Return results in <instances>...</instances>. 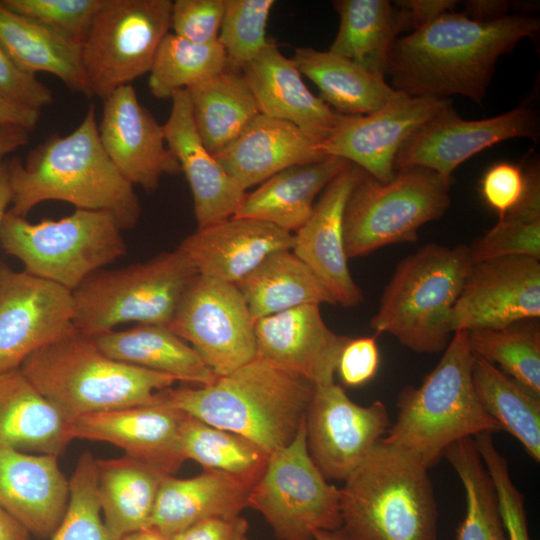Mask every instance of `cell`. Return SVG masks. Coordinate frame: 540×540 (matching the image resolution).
I'll use <instances>...</instances> for the list:
<instances>
[{
    "label": "cell",
    "instance_id": "6da1fadb",
    "mask_svg": "<svg viewBox=\"0 0 540 540\" xmlns=\"http://www.w3.org/2000/svg\"><path fill=\"white\" fill-rule=\"evenodd\" d=\"M539 26L534 17L507 15L477 21L450 11L398 37L389 53L386 75L393 89L407 96L462 95L481 104L497 60L538 32Z\"/></svg>",
    "mask_w": 540,
    "mask_h": 540
},
{
    "label": "cell",
    "instance_id": "7a4b0ae2",
    "mask_svg": "<svg viewBox=\"0 0 540 540\" xmlns=\"http://www.w3.org/2000/svg\"><path fill=\"white\" fill-rule=\"evenodd\" d=\"M12 193L9 212L26 217L49 200L76 209L106 212L120 227L133 228L141 205L134 190L105 152L98 134L94 105L71 133L55 134L32 149L25 162H7Z\"/></svg>",
    "mask_w": 540,
    "mask_h": 540
},
{
    "label": "cell",
    "instance_id": "3957f363",
    "mask_svg": "<svg viewBox=\"0 0 540 540\" xmlns=\"http://www.w3.org/2000/svg\"><path fill=\"white\" fill-rule=\"evenodd\" d=\"M315 386L305 378L256 356L213 383L167 388L158 403L253 442L267 454L296 436Z\"/></svg>",
    "mask_w": 540,
    "mask_h": 540
},
{
    "label": "cell",
    "instance_id": "277c9868",
    "mask_svg": "<svg viewBox=\"0 0 540 540\" xmlns=\"http://www.w3.org/2000/svg\"><path fill=\"white\" fill-rule=\"evenodd\" d=\"M428 467L381 440L340 489L349 540H437L438 510Z\"/></svg>",
    "mask_w": 540,
    "mask_h": 540
},
{
    "label": "cell",
    "instance_id": "5b68a950",
    "mask_svg": "<svg viewBox=\"0 0 540 540\" xmlns=\"http://www.w3.org/2000/svg\"><path fill=\"white\" fill-rule=\"evenodd\" d=\"M20 370L71 420L75 417L158 403L157 393L175 378L115 360L76 327L34 352Z\"/></svg>",
    "mask_w": 540,
    "mask_h": 540
},
{
    "label": "cell",
    "instance_id": "8992f818",
    "mask_svg": "<svg viewBox=\"0 0 540 540\" xmlns=\"http://www.w3.org/2000/svg\"><path fill=\"white\" fill-rule=\"evenodd\" d=\"M473 357L467 331L454 332L423 382L399 392L396 420L382 440L430 468L455 442L501 431L477 397L471 373Z\"/></svg>",
    "mask_w": 540,
    "mask_h": 540
},
{
    "label": "cell",
    "instance_id": "52a82bcc",
    "mask_svg": "<svg viewBox=\"0 0 540 540\" xmlns=\"http://www.w3.org/2000/svg\"><path fill=\"white\" fill-rule=\"evenodd\" d=\"M471 265L465 244L419 248L397 264L370 327L416 353L444 351L453 334L451 311Z\"/></svg>",
    "mask_w": 540,
    "mask_h": 540
},
{
    "label": "cell",
    "instance_id": "ba28073f",
    "mask_svg": "<svg viewBox=\"0 0 540 540\" xmlns=\"http://www.w3.org/2000/svg\"><path fill=\"white\" fill-rule=\"evenodd\" d=\"M197 275L179 248L145 262L100 269L72 291L73 324L91 337L127 322L168 326Z\"/></svg>",
    "mask_w": 540,
    "mask_h": 540
},
{
    "label": "cell",
    "instance_id": "9c48e42d",
    "mask_svg": "<svg viewBox=\"0 0 540 540\" xmlns=\"http://www.w3.org/2000/svg\"><path fill=\"white\" fill-rule=\"evenodd\" d=\"M123 229L101 211L75 209L63 218L29 222L7 211L0 245L24 270L74 291L86 278L127 253Z\"/></svg>",
    "mask_w": 540,
    "mask_h": 540
},
{
    "label": "cell",
    "instance_id": "30bf717a",
    "mask_svg": "<svg viewBox=\"0 0 540 540\" xmlns=\"http://www.w3.org/2000/svg\"><path fill=\"white\" fill-rule=\"evenodd\" d=\"M452 177L425 167L396 170L382 183L366 172L351 191L344 211L347 258L394 244L416 242L420 228L439 219L451 204Z\"/></svg>",
    "mask_w": 540,
    "mask_h": 540
},
{
    "label": "cell",
    "instance_id": "8fae6325",
    "mask_svg": "<svg viewBox=\"0 0 540 540\" xmlns=\"http://www.w3.org/2000/svg\"><path fill=\"white\" fill-rule=\"evenodd\" d=\"M171 0H103L81 44L89 96L105 99L149 73L168 34Z\"/></svg>",
    "mask_w": 540,
    "mask_h": 540
},
{
    "label": "cell",
    "instance_id": "7c38bea8",
    "mask_svg": "<svg viewBox=\"0 0 540 540\" xmlns=\"http://www.w3.org/2000/svg\"><path fill=\"white\" fill-rule=\"evenodd\" d=\"M248 507L264 517L279 540H315L316 531L341 527L340 489L312 460L305 419L295 438L269 456L249 493Z\"/></svg>",
    "mask_w": 540,
    "mask_h": 540
},
{
    "label": "cell",
    "instance_id": "4fadbf2b",
    "mask_svg": "<svg viewBox=\"0 0 540 540\" xmlns=\"http://www.w3.org/2000/svg\"><path fill=\"white\" fill-rule=\"evenodd\" d=\"M224 376L256 357L255 321L235 284L197 275L168 325Z\"/></svg>",
    "mask_w": 540,
    "mask_h": 540
},
{
    "label": "cell",
    "instance_id": "5bb4252c",
    "mask_svg": "<svg viewBox=\"0 0 540 540\" xmlns=\"http://www.w3.org/2000/svg\"><path fill=\"white\" fill-rule=\"evenodd\" d=\"M305 426L307 448L318 469L327 480L345 481L391 425L383 402L359 405L333 382L315 386Z\"/></svg>",
    "mask_w": 540,
    "mask_h": 540
},
{
    "label": "cell",
    "instance_id": "9a60e30c",
    "mask_svg": "<svg viewBox=\"0 0 540 540\" xmlns=\"http://www.w3.org/2000/svg\"><path fill=\"white\" fill-rule=\"evenodd\" d=\"M73 314L71 291L0 261V373L75 329Z\"/></svg>",
    "mask_w": 540,
    "mask_h": 540
},
{
    "label": "cell",
    "instance_id": "2e32d148",
    "mask_svg": "<svg viewBox=\"0 0 540 540\" xmlns=\"http://www.w3.org/2000/svg\"><path fill=\"white\" fill-rule=\"evenodd\" d=\"M540 316V259L512 256L472 264L452 308V333L496 329Z\"/></svg>",
    "mask_w": 540,
    "mask_h": 540
},
{
    "label": "cell",
    "instance_id": "e0dca14e",
    "mask_svg": "<svg viewBox=\"0 0 540 540\" xmlns=\"http://www.w3.org/2000/svg\"><path fill=\"white\" fill-rule=\"evenodd\" d=\"M537 135V116L527 107L465 120L448 104L406 139L397 152L394 169L420 166L452 177L461 163L496 143L519 137L535 140Z\"/></svg>",
    "mask_w": 540,
    "mask_h": 540
},
{
    "label": "cell",
    "instance_id": "ac0fdd59",
    "mask_svg": "<svg viewBox=\"0 0 540 540\" xmlns=\"http://www.w3.org/2000/svg\"><path fill=\"white\" fill-rule=\"evenodd\" d=\"M446 99L400 93L379 110L366 115L336 113L329 137L319 144L325 156H337L386 183L395 175L394 161L406 139L439 110Z\"/></svg>",
    "mask_w": 540,
    "mask_h": 540
},
{
    "label": "cell",
    "instance_id": "d6986e66",
    "mask_svg": "<svg viewBox=\"0 0 540 540\" xmlns=\"http://www.w3.org/2000/svg\"><path fill=\"white\" fill-rule=\"evenodd\" d=\"M98 134L108 157L132 185L152 192L162 176L181 172L166 145L163 125L139 102L131 84L103 99Z\"/></svg>",
    "mask_w": 540,
    "mask_h": 540
},
{
    "label": "cell",
    "instance_id": "ffe728a7",
    "mask_svg": "<svg viewBox=\"0 0 540 540\" xmlns=\"http://www.w3.org/2000/svg\"><path fill=\"white\" fill-rule=\"evenodd\" d=\"M364 171L350 164L323 190L307 221L296 231L292 252L316 275L335 304L354 307L363 293L347 264L343 219L348 197Z\"/></svg>",
    "mask_w": 540,
    "mask_h": 540
},
{
    "label": "cell",
    "instance_id": "44dd1931",
    "mask_svg": "<svg viewBox=\"0 0 540 540\" xmlns=\"http://www.w3.org/2000/svg\"><path fill=\"white\" fill-rule=\"evenodd\" d=\"M184 412L161 403L91 413L71 420L72 438L102 441L167 475L186 458L180 443Z\"/></svg>",
    "mask_w": 540,
    "mask_h": 540
},
{
    "label": "cell",
    "instance_id": "7402d4cb",
    "mask_svg": "<svg viewBox=\"0 0 540 540\" xmlns=\"http://www.w3.org/2000/svg\"><path fill=\"white\" fill-rule=\"evenodd\" d=\"M255 338L256 356L320 386L334 382L349 337L326 325L320 305L305 304L256 320Z\"/></svg>",
    "mask_w": 540,
    "mask_h": 540
},
{
    "label": "cell",
    "instance_id": "603a6c76",
    "mask_svg": "<svg viewBox=\"0 0 540 540\" xmlns=\"http://www.w3.org/2000/svg\"><path fill=\"white\" fill-rule=\"evenodd\" d=\"M294 235L271 223L231 217L198 228L178 246L201 276L237 284L269 255L292 250Z\"/></svg>",
    "mask_w": 540,
    "mask_h": 540
},
{
    "label": "cell",
    "instance_id": "cb8c5ba5",
    "mask_svg": "<svg viewBox=\"0 0 540 540\" xmlns=\"http://www.w3.org/2000/svg\"><path fill=\"white\" fill-rule=\"evenodd\" d=\"M171 99V111L163 124L165 142L190 186L198 228L233 217L246 191L202 143L194 125L187 90L178 91Z\"/></svg>",
    "mask_w": 540,
    "mask_h": 540
},
{
    "label": "cell",
    "instance_id": "d4e9b609",
    "mask_svg": "<svg viewBox=\"0 0 540 540\" xmlns=\"http://www.w3.org/2000/svg\"><path fill=\"white\" fill-rule=\"evenodd\" d=\"M58 456L0 448V506L30 534L50 537L69 502Z\"/></svg>",
    "mask_w": 540,
    "mask_h": 540
},
{
    "label": "cell",
    "instance_id": "484cf974",
    "mask_svg": "<svg viewBox=\"0 0 540 540\" xmlns=\"http://www.w3.org/2000/svg\"><path fill=\"white\" fill-rule=\"evenodd\" d=\"M259 112L297 126L318 144L334 129L336 112L306 87L293 59L269 43L241 71Z\"/></svg>",
    "mask_w": 540,
    "mask_h": 540
},
{
    "label": "cell",
    "instance_id": "4316f807",
    "mask_svg": "<svg viewBox=\"0 0 540 540\" xmlns=\"http://www.w3.org/2000/svg\"><path fill=\"white\" fill-rule=\"evenodd\" d=\"M325 157L319 144L297 126L261 113L231 144L215 155L244 191L284 169Z\"/></svg>",
    "mask_w": 540,
    "mask_h": 540
},
{
    "label": "cell",
    "instance_id": "83f0119b",
    "mask_svg": "<svg viewBox=\"0 0 540 540\" xmlns=\"http://www.w3.org/2000/svg\"><path fill=\"white\" fill-rule=\"evenodd\" d=\"M255 483L219 470H204L185 479L166 475L158 491L150 527L168 540L203 520L239 516L248 507V496Z\"/></svg>",
    "mask_w": 540,
    "mask_h": 540
},
{
    "label": "cell",
    "instance_id": "f1b7e54d",
    "mask_svg": "<svg viewBox=\"0 0 540 540\" xmlns=\"http://www.w3.org/2000/svg\"><path fill=\"white\" fill-rule=\"evenodd\" d=\"M70 426L20 368L0 373V448L59 456L73 439Z\"/></svg>",
    "mask_w": 540,
    "mask_h": 540
},
{
    "label": "cell",
    "instance_id": "f546056e",
    "mask_svg": "<svg viewBox=\"0 0 540 540\" xmlns=\"http://www.w3.org/2000/svg\"><path fill=\"white\" fill-rule=\"evenodd\" d=\"M351 163L337 156L284 169L246 196L234 217L253 218L297 231L309 218L316 196Z\"/></svg>",
    "mask_w": 540,
    "mask_h": 540
},
{
    "label": "cell",
    "instance_id": "4dcf8cb0",
    "mask_svg": "<svg viewBox=\"0 0 540 540\" xmlns=\"http://www.w3.org/2000/svg\"><path fill=\"white\" fill-rule=\"evenodd\" d=\"M109 357L123 363L169 375L177 381L213 383L219 376L203 358L168 326L137 324L93 337Z\"/></svg>",
    "mask_w": 540,
    "mask_h": 540
},
{
    "label": "cell",
    "instance_id": "1f68e13d",
    "mask_svg": "<svg viewBox=\"0 0 540 540\" xmlns=\"http://www.w3.org/2000/svg\"><path fill=\"white\" fill-rule=\"evenodd\" d=\"M96 466L98 501L111 535L120 540L150 527L158 491L167 474L127 455L96 459Z\"/></svg>",
    "mask_w": 540,
    "mask_h": 540
},
{
    "label": "cell",
    "instance_id": "d6a6232c",
    "mask_svg": "<svg viewBox=\"0 0 540 540\" xmlns=\"http://www.w3.org/2000/svg\"><path fill=\"white\" fill-rule=\"evenodd\" d=\"M0 43L24 72L34 76L38 72L50 73L71 91L90 97L81 45L9 10L1 1Z\"/></svg>",
    "mask_w": 540,
    "mask_h": 540
},
{
    "label": "cell",
    "instance_id": "836d02e7",
    "mask_svg": "<svg viewBox=\"0 0 540 540\" xmlns=\"http://www.w3.org/2000/svg\"><path fill=\"white\" fill-rule=\"evenodd\" d=\"M340 23L329 51L385 77L398 35L409 29L405 12L387 0H337Z\"/></svg>",
    "mask_w": 540,
    "mask_h": 540
},
{
    "label": "cell",
    "instance_id": "e575fe53",
    "mask_svg": "<svg viewBox=\"0 0 540 540\" xmlns=\"http://www.w3.org/2000/svg\"><path fill=\"white\" fill-rule=\"evenodd\" d=\"M292 59L301 75L317 86L320 99L340 114H370L400 94L386 83L384 77L329 50L300 47Z\"/></svg>",
    "mask_w": 540,
    "mask_h": 540
},
{
    "label": "cell",
    "instance_id": "d590c367",
    "mask_svg": "<svg viewBox=\"0 0 540 540\" xmlns=\"http://www.w3.org/2000/svg\"><path fill=\"white\" fill-rule=\"evenodd\" d=\"M187 92L195 128L213 156L231 144L260 113L240 72L224 69Z\"/></svg>",
    "mask_w": 540,
    "mask_h": 540
},
{
    "label": "cell",
    "instance_id": "8d00e7d4",
    "mask_svg": "<svg viewBox=\"0 0 540 540\" xmlns=\"http://www.w3.org/2000/svg\"><path fill=\"white\" fill-rule=\"evenodd\" d=\"M254 321L305 304H335L292 250L275 252L235 284Z\"/></svg>",
    "mask_w": 540,
    "mask_h": 540
},
{
    "label": "cell",
    "instance_id": "74e56055",
    "mask_svg": "<svg viewBox=\"0 0 540 540\" xmlns=\"http://www.w3.org/2000/svg\"><path fill=\"white\" fill-rule=\"evenodd\" d=\"M471 373L477 397L485 411L539 463L540 396L480 357H473Z\"/></svg>",
    "mask_w": 540,
    "mask_h": 540
},
{
    "label": "cell",
    "instance_id": "f35d334b",
    "mask_svg": "<svg viewBox=\"0 0 540 540\" xmlns=\"http://www.w3.org/2000/svg\"><path fill=\"white\" fill-rule=\"evenodd\" d=\"M443 457L465 491L466 512L456 530L457 540H507L495 490L473 437L455 442Z\"/></svg>",
    "mask_w": 540,
    "mask_h": 540
},
{
    "label": "cell",
    "instance_id": "ab89813d",
    "mask_svg": "<svg viewBox=\"0 0 540 540\" xmlns=\"http://www.w3.org/2000/svg\"><path fill=\"white\" fill-rule=\"evenodd\" d=\"M180 443L186 460L198 462L204 470H219L255 482L270 456L246 438L186 413L181 422Z\"/></svg>",
    "mask_w": 540,
    "mask_h": 540
},
{
    "label": "cell",
    "instance_id": "60d3db41",
    "mask_svg": "<svg viewBox=\"0 0 540 540\" xmlns=\"http://www.w3.org/2000/svg\"><path fill=\"white\" fill-rule=\"evenodd\" d=\"M226 54L216 41L194 43L168 33L162 40L149 71L148 87L158 99H171L181 90L225 69Z\"/></svg>",
    "mask_w": 540,
    "mask_h": 540
},
{
    "label": "cell",
    "instance_id": "b9f144b4",
    "mask_svg": "<svg viewBox=\"0 0 540 540\" xmlns=\"http://www.w3.org/2000/svg\"><path fill=\"white\" fill-rule=\"evenodd\" d=\"M474 356L480 357L540 396V335L531 327L508 326L467 331Z\"/></svg>",
    "mask_w": 540,
    "mask_h": 540
},
{
    "label": "cell",
    "instance_id": "7bdbcfd3",
    "mask_svg": "<svg viewBox=\"0 0 540 540\" xmlns=\"http://www.w3.org/2000/svg\"><path fill=\"white\" fill-rule=\"evenodd\" d=\"M273 0H225L218 42L226 54L225 69L242 71L269 43L267 22Z\"/></svg>",
    "mask_w": 540,
    "mask_h": 540
},
{
    "label": "cell",
    "instance_id": "ee69618b",
    "mask_svg": "<svg viewBox=\"0 0 540 540\" xmlns=\"http://www.w3.org/2000/svg\"><path fill=\"white\" fill-rule=\"evenodd\" d=\"M70 482L66 513L50 540H117L108 531L97 496L96 459L84 452Z\"/></svg>",
    "mask_w": 540,
    "mask_h": 540
},
{
    "label": "cell",
    "instance_id": "f6af8a7d",
    "mask_svg": "<svg viewBox=\"0 0 540 540\" xmlns=\"http://www.w3.org/2000/svg\"><path fill=\"white\" fill-rule=\"evenodd\" d=\"M476 449L492 481L507 540H531L525 498L511 479L508 462L497 449L492 433L473 437Z\"/></svg>",
    "mask_w": 540,
    "mask_h": 540
},
{
    "label": "cell",
    "instance_id": "bcb514c9",
    "mask_svg": "<svg viewBox=\"0 0 540 540\" xmlns=\"http://www.w3.org/2000/svg\"><path fill=\"white\" fill-rule=\"evenodd\" d=\"M9 10L30 18L81 45L103 0H1Z\"/></svg>",
    "mask_w": 540,
    "mask_h": 540
},
{
    "label": "cell",
    "instance_id": "7dc6e473",
    "mask_svg": "<svg viewBox=\"0 0 540 540\" xmlns=\"http://www.w3.org/2000/svg\"><path fill=\"white\" fill-rule=\"evenodd\" d=\"M468 249L472 264L512 256L540 259V222L499 219Z\"/></svg>",
    "mask_w": 540,
    "mask_h": 540
},
{
    "label": "cell",
    "instance_id": "c3c4849f",
    "mask_svg": "<svg viewBox=\"0 0 540 540\" xmlns=\"http://www.w3.org/2000/svg\"><path fill=\"white\" fill-rule=\"evenodd\" d=\"M225 0H176L172 2L170 28L175 35L199 44L218 41Z\"/></svg>",
    "mask_w": 540,
    "mask_h": 540
},
{
    "label": "cell",
    "instance_id": "681fc988",
    "mask_svg": "<svg viewBox=\"0 0 540 540\" xmlns=\"http://www.w3.org/2000/svg\"><path fill=\"white\" fill-rule=\"evenodd\" d=\"M0 95L40 111L53 103V92L36 76L21 70L0 43Z\"/></svg>",
    "mask_w": 540,
    "mask_h": 540
},
{
    "label": "cell",
    "instance_id": "f907efd6",
    "mask_svg": "<svg viewBox=\"0 0 540 540\" xmlns=\"http://www.w3.org/2000/svg\"><path fill=\"white\" fill-rule=\"evenodd\" d=\"M525 175L520 166L501 162L490 167L481 180V195L485 202L503 218L519 201Z\"/></svg>",
    "mask_w": 540,
    "mask_h": 540
},
{
    "label": "cell",
    "instance_id": "816d5d0a",
    "mask_svg": "<svg viewBox=\"0 0 540 540\" xmlns=\"http://www.w3.org/2000/svg\"><path fill=\"white\" fill-rule=\"evenodd\" d=\"M379 364L376 335L348 338L340 353L336 372L344 385L358 387L376 375Z\"/></svg>",
    "mask_w": 540,
    "mask_h": 540
},
{
    "label": "cell",
    "instance_id": "f5cc1de1",
    "mask_svg": "<svg viewBox=\"0 0 540 540\" xmlns=\"http://www.w3.org/2000/svg\"><path fill=\"white\" fill-rule=\"evenodd\" d=\"M249 524L239 516L211 518L198 522L168 540H250Z\"/></svg>",
    "mask_w": 540,
    "mask_h": 540
},
{
    "label": "cell",
    "instance_id": "db71d44e",
    "mask_svg": "<svg viewBox=\"0 0 540 540\" xmlns=\"http://www.w3.org/2000/svg\"><path fill=\"white\" fill-rule=\"evenodd\" d=\"M524 175L525 184L521 197L503 218L527 223L540 222V174L538 166L530 167L524 172Z\"/></svg>",
    "mask_w": 540,
    "mask_h": 540
},
{
    "label": "cell",
    "instance_id": "11a10c76",
    "mask_svg": "<svg viewBox=\"0 0 540 540\" xmlns=\"http://www.w3.org/2000/svg\"><path fill=\"white\" fill-rule=\"evenodd\" d=\"M396 3L405 12L409 29L412 31L452 11L456 5V1L453 0H405Z\"/></svg>",
    "mask_w": 540,
    "mask_h": 540
},
{
    "label": "cell",
    "instance_id": "9f6ffc18",
    "mask_svg": "<svg viewBox=\"0 0 540 540\" xmlns=\"http://www.w3.org/2000/svg\"><path fill=\"white\" fill-rule=\"evenodd\" d=\"M40 111L33 110L0 95V126L14 125L32 131L39 120Z\"/></svg>",
    "mask_w": 540,
    "mask_h": 540
},
{
    "label": "cell",
    "instance_id": "6f0895ef",
    "mask_svg": "<svg viewBox=\"0 0 540 540\" xmlns=\"http://www.w3.org/2000/svg\"><path fill=\"white\" fill-rule=\"evenodd\" d=\"M510 4L502 0H472L466 2V16L477 21H493L508 14Z\"/></svg>",
    "mask_w": 540,
    "mask_h": 540
},
{
    "label": "cell",
    "instance_id": "680465c9",
    "mask_svg": "<svg viewBox=\"0 0 540 540\" xmlns=\"http://www.w3.org/2000/svg\"><path fill=\"white\" fill-rule=\"evenodd\" d=\"M29 130L14 125L0 126V160L25 146L30 139Z\"/></svg>",
    "mask_w": 540,
    "mask_h": 540
},
{
    "label": "cell",
    "instance_id": "91938a15",
    "mask_svg": "<svg viewBox=\"0 0 540 540\" xmlns=\"http://www.w3.org/2000/svg\"><path fill=\"white\" fill-rule=\"evenodd\" d=\"M30 533L0 506V540H30Z\"/></svg>",
    "mask_w": 540,
    "mask_h": 540
},
{
    "label": "cell",
    "instance_id": "94428289",
    "mask_svg": "<svg viewBox=\"0 0 540 540\" xmlns=\"http://www.w3.org/2000/svg\"><path fill=\"white\" fill-rule=\"evenodd\" d=\"M12 193L9 182L7 162L0 160V230L7 208L11 204Z\"/></svg>",
    "mask_w": 540,
    "mask_h": 540
},
{
    "label": "cell",
    "instance_id": "6125c7cd",
    "mask_svg": "<svg viewBox=\"0 0 540 540\" xmlns=\"http://www.w3.org/2000/svg\"><path fill=\"white\" fill-rule=\"evenodd\" d=\"M120 540H167V539L154 528L147 527V528L126 534Z\"/></svg>",
    "mask_w": 540,
    "mask_h": 540
},
{
    "label": "cell",
    "instance_id": "be15d7a7",
    "mask_svg": "<svg viewBox=\"0 0 540 540\" xmlns=\"http://www.w3.org/2000/svg\"><path fill=\"white\" fill-rule=\"evenodd\" d=\"M315 540H349L339 530H318L314 533Z\"/></svg>",
    "mask_w": 540,
    "mask_h": 540
}]
</instances>
